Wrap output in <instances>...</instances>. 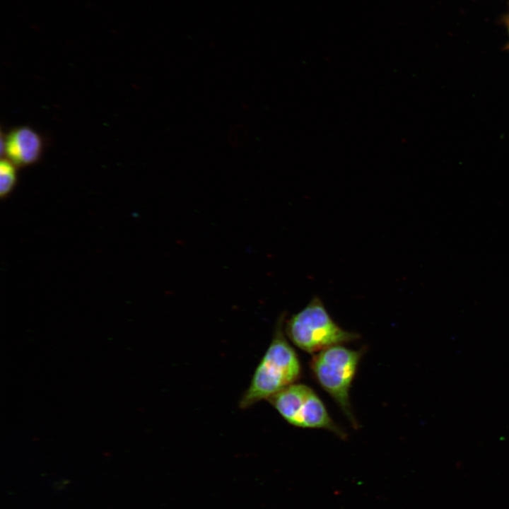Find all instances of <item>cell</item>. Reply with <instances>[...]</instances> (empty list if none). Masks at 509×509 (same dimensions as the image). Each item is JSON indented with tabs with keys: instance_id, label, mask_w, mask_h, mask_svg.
<instances>
[{
	"instance_id": "5",
	"label": "cell",
	"mask_w": 509,
	"mask_h": 509,
	"mask_svg": "<svg viewBox=\"0 0 509 509\" xmlns=\"http://www.w3.org/2000/svg\"><path fill=\"white\" fill-rule=\"evenodd\" d=\"M40 136L32 129L22 127L13 130L5 141V151L16 165H28L37 160L42 152Z\"/></svg>"
},
{
	"instance_id": "1",
	"label": "cell",
	"mask_w": 509,
	"mask_h": 509,
	"mask_svg": "<svg viewBox=\"0 0 509 509\" xmlns=\"http://www.w3.org/2000/svg\"><path fill=\"white\" fill-rule=\"evenodd\" d=\"M285 317L283 312L277 319L271 342L257 365L249 387L240 400L242 409L250 407L262 399L267 400L295 383L300 375V361L283 332Z\"/></svg>"
},
{
	"instance_id": "6",
	"label": "cell",
	"mask_w": 509,
	"mask_h": 509,
	"mask_svg": "<svg viewBox=\"0 0 509 509\" xmlns=\"http://www.w3.org/2000/svg\"><path fill=\"white\" fill-rule=\"evenodd\" d=\"M16 181L14 164L8 160H2L0 163V194L6 196L13 189Z\"/></svg>"
},
{
	"instance_id": "2",
	"label": "cell",
	"mask_w": 509,
	"mask_h": 509,
	"mask_svg": "<svg viewBox=\"0 0 509 509\" xmlns=\"http://www.w3.org/2000/svg\"><path fill=\"white\" fill-rule=\"evenodd\" d=\"M285 322L288 338L297 347L310 353L359 337L358 334L339 327L318 296H314L302 310Z\"/></svg>"
},
{
	"instance_id": "3",
	"label": "cell",
	"mask_w": 509,
	"mask_h": 509,
	"mask_svg": "<svg viewBox=\"0 0 509 509\" xmlns=\"http://www.w3.org/2000/svg\"><path fill=\"white\" fill-rule=\"evenodd\" d=\"M362 352L341 344L326 348L315 355L311 369L321 387L335 400L354 427L349 391L356 375Z\"/></svg>"
},
{
	"instance_id": "4",
	"label": "cell",
	"mask_w": 509,
	"mask_h": 509,
	"mask_svg": "<svg viewBox=\"0 0 509 509\" xmlns=\"http://www.w3.org/2000/svg\"><path fill=\"white\" fill-rule=\"evenodd\" d=\"M267 401L290 424L308 428H324L340 437L343 431L334 423L315 391L304 384H291Z\"/></svg>"
}]
</instances>
